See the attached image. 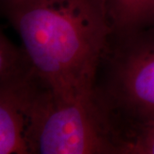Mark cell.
<instances>
[{
    "instance_id": "obj_1",
    "label": "cell",
    "mask_w": 154,
    "mask_h": 154,
    "mask_svg": "<svg viewBox=\"0 0 154 154\" xmlns=\"http://www.w3.org/2000/svg\"><path fill=\"white\" fill-rule=\"evenodd\" d=\"M5 5L34 75L65 97L92 99L110 31L104 0H11Z\"/></svg>"
},
{
    "instance_id": "obj_2",
    "label": "cell",
    "mask_w": 154,
    "mask_h": 154,
    "mask_svg": "<svg viewBox=\"0 0 154 154\" xmlns=\"http://www.w3.org/2000/svg\"><path fill=\"white\" fill-rule=\"evenodd\" d=\"M29 153H109L118 149L106 139L92 99L68 98L47 88L37 91L28 130Z\"/></svg>"
},
{
    "instance_id": "obj_3",
    "label": "cell",
    "mask_w": 154,
    "mask_h": 154,
    "mask_svg": "<svg viewBox=\"0 0 154 154\" xmlns=\"http://www.w3.org/2000/svg\"><path fill=\"white\" fill-rule=\"evenodd\" d=\"M30 71L5 82L0 90V154L29 153L27 130L37 91Z\"/></svg>"
},
{
    "instance_id": "obj_4",
    "label": "cell",
    "mask_w": 154,
    "mask_h": 154,
    "mask_svg": "<svg viewBox=\"0 0 154 154\" xmlns=\"http://www.w3.org/2000/svg\"><path fill=\"white\" fill-rule=\"evenodd\" d=\"M122 91L146 119L154 116V44L134 52L122 67Z\"/></svg>"
},
{
    "instance_id": "obj_5",
    "label": "cell",
    "mask_w": 154,
    "mask_h": 154,
    "mask_svg": "<svg viewBox=\"0 0 154 154\" xmlns=\"http://www.w3.org/2000/svg\"><path fill=\"white\" fill-rule=\"evenodd\" d=\"M116 28L131 30L154 23V0H104Z\"/></svg>"
},
{
    "instance_id": "obj_6",
    "label": "cell",
    "mask_w": 154,
    "mask_h": 154,
    "mask_svg": "<svg viewBox=\"0 0 154 154\" xmlns=\"http://www.w3.org/2000/svg\"><path fill=\"white\" fill-rule=\"evenodd\" d=\"M22 54L4 34L0 38V81L5 82L23 75L32 69H23Z\"/></svg>"
},
{
    "instance_id": "obj_7",
    "label": "cell",
    "mask_w": 154,
    "mask_h": 154,
    "mask_svg": "<svg viewBox=\"0 0 154 154\" xmlns=\"http://www.w3.org/2000/svg\"><path fill=\"white\" fill-rule=\"evenodd\" d=\"M121 151L128 153L154 154V116L146 119L134 140L122 146Z\"/></svg>"
},
{
    "instance_id": "obj_8",
    "label": "cell",
    "mask_w": 154,
    "mask_h": 154,
    "mask_svg": "<svg viewBox=\"0 0 154 154\" xmlns=\"http://www.w3.org/2000/svg\"><path fill=\"white\" fill-rule=\"evenodd\" d=\"M2 1H4L5 3H7V2H9V1H11V0H2Z\"/></svg>"
}]
</instances>
